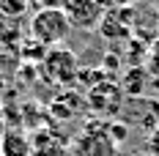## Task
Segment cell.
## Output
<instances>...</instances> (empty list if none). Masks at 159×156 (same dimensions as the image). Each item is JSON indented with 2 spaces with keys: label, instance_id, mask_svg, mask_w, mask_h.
Segmentation results:
<instances>
[{
  "label": "cell",
  "instance_id": "cell-9",
  "mask_svg": "<svg viewBox=\"0 0 159 156\" xmlns=\"http://www.w3.org/2000/svg\"><path fill=\"white\" fill-rule=\"evenodd\" d=\"M145 77H148V71H145V66H132L126 69V74H124V82H121V91L124 96H140L145 91Z\"/></svg>",
  "mask_w": 159,
  "mask_h": 156
},
{
  "label": "cell",
  "instance_id": "cell-4",
  "mask_svg": "<svg viewBox=\"0 0 159 156\" xmlns=\"http://www.w3.org/2000/svg\"><path fill=\"white\" fill-rule=\"evenodd\" d=\"M124 104V91L112 79H102L88 91V107L96 115H115Z\"/></svg>",
  "mask_w": 159,
  "mask_h": 156
},
{
  "label": "cell",
  "instance_id": "cell-6",
  "mask_svg": "<svg viewBox=\"0 0 159 156\" xmlns=\"http://www.w3.org/2000/svg\"><path fill=\"white\" fill-rule=\"evenodd\" d=\"M134 30V6L129 8H118V11H107L102 25H99V36H104L107 41H121L129 38Z\"/></svg>",
  "mask_w": 159,
  "mask_h": 156
},
{
  "label": "cell",
  "instance_id": "cell-3",
  "mask_svg": "<svg viewBox=\"0 0 159 156\" xmlns=\"http://www.w3.org/2000/svg\"><path fill=\"white\" fill-rule=\"evenodd\" d=\"M41 71L52 85H71L80 77V63L74 58V52L55 47V49H47V55L41 60Z\"/></svg>",
  "mask_w": 159,
  "mask_h": 156
},
{
  "label": "cell",
  "instance_id": "cell-13",
  "mask_svg": "<svg viewBox=\"0 0 159 156\" xmlns=\"http://www.w3.org/2000/svg\"><path fill=\"white\" fill-rule=\"evenodd\" d=\"M71 0H36L39 8H52V11H63Z\"/></svg>",
  "mask_w": 159,
  "mask_h": 156
},
{
  "label": "cell",
  "instance_id": "cell-7",
  "mask_svg": "<svg viewBox=\"0 0 159 156\" xmlns=\"http://www.w3.org/2000/svg\"><path fill=\"white\" fill-rule=\"evenodd\" d=\"M30 156H66V142L49 129H39L30 137Z\"/></svg>",
  "mask_w": 159,
  "mask_h": 156
},
{
  "label": "cell",
  "instance_id": "cell-15",
  "mask_svg": "<svg viewBox=\"0 0 159 156\" xmlns=\"http://www.w3.org/2000/svg\"><path fill=\"white\" fill-rule=\"evenodd\" d=\"M3 134H6V123H3V112H0V140H3Z\"/></svg>",
  "mask_w": 159,
  "mask_h": 156
},
{
  "label": "cell",
  "instance_id": "cell-10",
  "mask_svg": "<svg viewBox=\"0 0 159 156\" xmlns=\"http://www.w3.org/2000/svg\"><path fill=\"white\" fill-rule=\"evenodd\" d=\"M30 11V0H0V19L19 22Z\"/></svg>",
  "mask_w": 159,
  "mask_h": 156
},
{
  "label": "cell",
  "instance_id": "cell-14",
  "mask_svg": "<svg viewBox=\"0 0 159 156\" xmlns=\"http://www.w3.org/2000/svg\"><path fill=\"white\" fill-rule=\"evenodd\" d=\"M151 154L159 156V134H154V137H151Z\"/></svg>",
  "mask_w": 159,
  "mask_h": 156
},
{
  "label": "cell",
  "instance_id": "cell-2",
  "mask_svg": "<svg viewBox=\"0 0 159 156\" xmlns=\"http://www.w3.org/2000/svg\"><path fill=\"white\" fill-rule=\"evenodd\" d=\"M74 154L77 156H115L118 154V142L112 140L107 123L91 121L85 126V131L74 140Z\"/></svg>",
  "mask_w": 159,
  "mask_h": 156
},
{
  "label": "cell",
  "instance_id": "cell-8",
  "mask_svg": "<svg viewBox=\"0 0 159 156\" xmlns=\"http://www.w3.org/2000/svg\"><path fill=\"white\" fill-rule=\"evenodd\" d=\"M0 156H30V137L19 129H6L0 140Z\"/></svg>",
  "mask_w": 159,
  "mask_h": 156
},
{
  "label": "cell",
  "instance_id": "cell-5",
  "mask_svg": "<svg viewBox=\"0 0 159 156\" xmlns=\"http://www.w3.org/2000/svg\"><path fill=\"white\" fill-rule=\"evenodd\" d=\"M63 14L71 30H99V25L104 19V8L96 0H71L63 8Z\"/></svg>",
  "mask_w": 159,
  "mask_h": 156
},
{
  "label": "cell",
  "instance_id": "cell-1",
  "mask_svg": "<svg viewBox=\"0 0 159 156\" xmlns=\"http://www.w3.org/2000/svg\"><path fill=\"white\" fill-rule=\"evenodd\" d=\"M71 33V25L66 19L63 11H52V8H39L30 16V38L39 41L41 47L55 49L58 44H63Z\"/></svg>",
  "mask_w": 159,
  "mask_h": 156
},
{
  "label": "cell",
  "instance_id": "cell-16",
  "mask_svg": "<svg viewBox=\"0 0 159 156\" xmlns=\"http://www.w3.org/2000/svg\"><path fill=\"white\" fill-rule=\"evenodd\" d=\"M151 3H154V6H157V8H159V0H151Z\"/></svg>",
  "mask_w": 159,
  "mask_h": 156
},
{
  "label": "cell",
  "instance_id": "cell-11",
  "mask_svg": "<svg viewBox=\"0 0 159 156\" xmlns=\"http://www.w3.org/2000/svg\"><path fill=\"white\" fill-rule=\"evenodd\" d=\"M145 71L159 77V41H154L148 47V55H145Z\"/></svg>",
  "mask_w": 159,
  "mask_h": 156
},
{
  "label": "cell",
  "instance_id": "cell-12",
  "mask_svg": "<svg viewBox=\"0 0 159 156\" xmlns=\"http://www.w3.org/2000/svg\"><path fill=\"white\" fill-rule=\"evenodd\" d=\"M102 8H104V14L107 11H118V8H129V6H134V0H96Z\"/></svg>",
  "mask_w": 159,
  "mask_h": 156
}]
</instances>
